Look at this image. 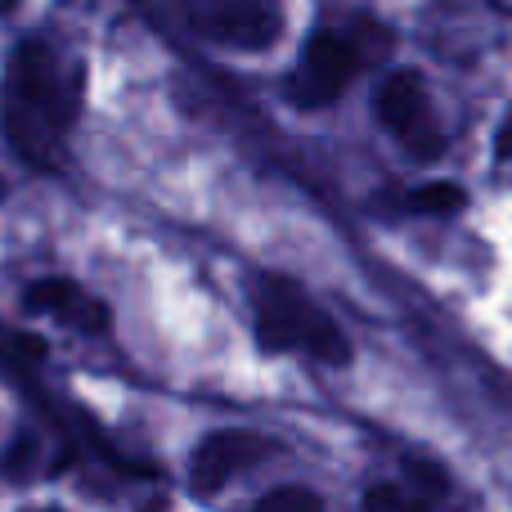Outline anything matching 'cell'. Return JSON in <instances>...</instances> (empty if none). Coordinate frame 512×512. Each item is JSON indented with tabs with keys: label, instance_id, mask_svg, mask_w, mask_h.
I'll list each match as a JSON object with an SVG mask.
<instances>
[{
	"label": "cell",
	"instance_id": "3957f363",
	"mask_svg": "<svg viewBox=\"0 0 512 512\" xmlns=\"http://www.w3.org/2000/svg\"><path fill=\"white\" fill-rule=\"evenodd\" d=\"M185 18L207 41L234 45V50H265L283 32L279 0H185Z\"/></svg>",
	"mask_w": 512,
	"mask_h": 512
},
{
	"label": "cell",
	"instance_id": "9c48e42d",
	"mask_svg": "<svg viewBox=\"0 0 512 512\" xmlns=\"http://www.w3.org/2000/svg\"><path fill=\"white\" fill-rule=\"evenodd\" d=\"M59 319H68V324H77L81 333H104V328H108V310L99 306L95 297H86V292H81V288L68 297V306L59 310Z\"/></svg>",
	"mask_w": 512,
	"mask_h": 512
},
{
	"label": "cell",
	"instance_id": "5b68a950",
	"mask_svg": "<svg viewBox=\"0 0 512 512\" xmlns=\"http://www.w3.org/2000/svg\"><path fill=\"white\" fill-rule=\"evenodd\" d=\"M378 117L409 149H418V153L441 149V135H436V122H432V99H427V81L414 68L391 72L378 86Z\"/></svg>",
	"mask_w": 512,
	"mask_h": 512
},
{
	"label": "cell",
	"instance_id": "52a82bcc",
	"mask_svg": "<svg viewBox=\"0 0 512 512\" xmlns=\"http://www.w3.org/2000/svg\"><path fill=\"white\" fill-rule=\"evenodd\" d=\"M364 512H432V504H427V495H414L396 481H378L364 490Z\"/></svg>",
	"mask_w": 512,
	"mask_h": 512
},
{
	"label": "cell",
	"instance_id": "ba28073f",
	"mask_svg": "<svg viewBox=\"0 0 512 512\" xmlns=\"http://www.w3.org/2000/svg\"><path fill=\"white\" fill-rule=\"evenodd\" d=\"M463 189L459 185H450V180H441V185H423V189H414L409 194V207L414 212H423V216H450V212H463Z\"/></svg>",
	"mask_w": 512,
	"mask_h": 512
},
{
	"label": "cell",
	"instance_id": "7a4b0ae2",
	"mask_svg": "<svg viewBox=\"0 0 512 512\" xmlns=\"http://www.w3.org/2000/svg\"><path fill=\"white\" fill-rule=\"evenodd\" d=\"M256 333H261V342L270 351L297 346V351L315 355L324 364L351 360V346H346L342 328L319 306H310V297L301 288H292L288 279H274V274H265L256 283Z\"/></svg>",
	"mask_w": 512,
	"mask_h": 512
},
{
	"label": "cell",
	"instance_id": "8fae6325",
	"mask_svg": "<svg viewBox=\"0 0 512 512\" xmlns=\"http://www.w3.org/2000/svg\"><path fill=\"white\" fill-rule=\"evenodd\" d=\"M256 512H324L319 504V495H310V490L301 486H288V490H274V495H265Z\"/></svg>",
	"mask_w": 512,
	"mask_h": 512
},
{
	"label": "cell",
	"instance_id": "277c9868",
	"mask_svg": "<svg viewBox=\"0 0 512 512\" xmlns=\"http://www.w3.org/2000/svg\"><path fill=\"white\" fill-rule=\"evenodd\" d=\"M360 45L342 32H315L301 50V63L292 72V99L301 108H324L346 90V81L360 68Z\"/></svg>",
	"mask_w": 512,
	"mask_h": 512
},
{
	"label": "cell",
	"instance_id": "6da1fadb",
	"mask_svg": "<svg viewBox=\"0 0 512 512\" xmlns=\"http://www.w3.org/2000/svg\"><path fill=\"white\" fill-rule=\"evenodd\" d=\"M81 104V72H63L50 45H18L5 81V131L36 167L54 158V144L68 131Z\"/></svg>",
	"mask_w": 512,
	"mask_h": 512
},
{
	"label": "cell",
	"instance_id": "30bf717a",
	"mask_svg": "<svg viewBox=\"0 0 512 512\" xmlns=\"http://www.w3.org/2000/svg\"><path fill=\"white\" fill-rule=\"evenodd\" d=\"M72 292H77V283H68V279H41L27 288V306L45 310V315H59V310L68 306Z\"/></svg>",
	"mask_w": 512,
	"mask_h": 512
},
{
	"label": "cell",
	"instance_id": "8992f818",
	"mask_svg": "<svg viewBox=\"0 0 512 512\" xmlns=\"http://www.w3.org/2000/svg\"><path fill=\"white\" fill-rule=\"evenodd\" d=\"M270 445L256 432H243V427H230V432H212L203 445L194 450V463H189V481H194L198 495H216L221 486H230L239 472H248L252 463L265 459Z\"/></svg>",
	"mask_w": 512,
	"mask_h": 512
}]
</instances>
